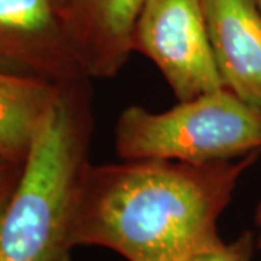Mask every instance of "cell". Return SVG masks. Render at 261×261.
I'll return each mask as SVG.
<instances>
[{"label": "cell", "instance_id": "obj_1", "mask_svg": "<svg viewBox=\"0 0 261 261\" xmlns=\"http://www.w3.org/2000/svg\"><path fill=\"white\" fill-rule=\"evenodd\" d=\"M261 152L189 164L134 160L89 164L75 202L73 244L126 261H187L224 245L218 221Z\"/></svg>", "mask_w": 261, "mask_h": 261}, {"label": "cell", "instance_id": "obj_2", "mask_svg": "<svg viewBox=\"0 0 261 261\" xmlns=\"http://www.w3.org/2000/svg\"><path fill=\"white\" fill-rule=\"evenodd\" d=\"M94 130L90 79L61 86L0 215V261H70L75 202Z\"/></svg>", "mask_w": 261, "mask_h": 261}, {"label": "cell", "instance_id": "obj_3", "mask_svg": "<svg viewBox=\"0 0 261 261\" xmlns=\"http://www.w3.org/2000/svg\"><path fill=\"white\" fill-rule=\"evenodd\" d=\"M113 135L123 161H231L261 152V109L222 87L164 112L130 105L118 116Z\"/></svg>", "mask_w": 261, "mask_h": 261}, {"label": "cell", "instance_id": "obj_4", "mask_svg": "<svg viewBox=\"0 0 261 261\" xmlns=\"http://www.w3.org/2000/svg\"><path fill=\"white\" fill-rule=\"evenodd\" d=\"M132 49L157 65L178 102L224 87L202 0H148L134 28Z\"/></svg>", "mask_w": 261, "mask_h": 261}, {"label": "cell", "instance_id": "obj_5", "mask_svg": "<svg viewBox=\"0 0 261 261\" xmlns=\"http://www.w3.org/2000/svg\"><path fill=\"white\" fill-rule=\"evenodd\" d=\"M0 71L60 86L89 79L56 0H0Z\"/></svg>", "mask_w": 261, "mask_h": 261}, {"label": "cell", "instance_id": "obj_6", "mask_svg": "<svg viewBox=\"0 0 261 261\" xmlns=\"http://www.w3.org/2000/svg\"><path fill=\"white\" fill-rule=\"evenodd\" d=\"M215 63L226 90L261 109V12L254 0H202Z\"/></svg>", "mask_w": 261, "mask_h": 261}, {"label": "cell", "instance_id": "obj_7", "mask_svg": "<svg viewBox=\"0 0 261 261\" xmlns=\"http://www.w3.org/2000/svg\"><path fill=\"white\" fill-rule=\"evenodd\" d=\"M148 0H67L68 34L89 79L119 74L132 49V34Z\"/></svg>", "mask_w": 261, "mask_h": 261}, {"label": "cell", "instance_id": "obj_8", "mask_svg": "<svg viewBox=\"0 0 261 261\" xmlns=\"http://www.w3.org/2000/svg\"><path fill=\"white\" fill-rule=\"evenodd\" d=\"M61 86L0 71V154L23 164Z\"/></svg>", "mask_w": 261, "mask_h": 261}, {"label": "cell", "instance_id": "obj_9", "mask_svg": "<svg viewBox=\"0 0 261 261\" xmlns=\"http://www.w3.org/2000/svg\"><path fill=\"white\" fill-rule=\"evenodd\" d=\"M254 244L252 232L245 231L232 243H225L216 250L202 252L187 261H251Z\"/></svg>", "mask_w": 261, "mask_h": 261}, {"label": "cell", "instance_id": "obj_10", "mask_svg": "<svg viewBox=\"0 0 261 261\" xmlns=\"http://www.w3.org/2000/svg\"><path fill=\"white\" fill-rule=\"evenodd\" d=\"M23 170V164L12 161L0 154V215L18 186L19 178Z\"/></svg>", "mask_w": 261, "mask_h": 261}, {"label": "cell", "instance_id": "obj_11", "mask_svg": "<svg viewBox=\"0 0 261 261\" xmlns=\"http://www.w3.org/2000/svg\"><path fill=\"white\" fill-rule=\"evenodd\" d=\"M255 225L258 228V237H257V245L258 248H261V197L258 200V205L255 209Z\"/></svg>", "mask_w": 261, "mask_h": 261}, {"label": "cell", "instance_id": "obj_12", "mask_svg": "<svg viewBox=\"0 0 261 261\" xmlns=\"http://www.w3.org/2000/svg\"><path fill=\"white\" fill-rule=\"evenodd\" d=\"M57 3H58V6H60V8H63V6H64L65 5V2H67V0H56Z\"/></svg>", "mask_w": 261, "mask_h": 261}, {"label": "cell", "instance_id": "obj_13", "mask_svg": "<svg viewBox=\"0 0 261 261\" xmlns=\"http://www.w3.org/2000/svg\"><path fill=\"white\" fill-rule=\"evenodd\" d=\"M254 2H255L257 8H258V9H260V12H261V0H254Z\"/></svg>", "mask_w": 261, "mask_h": 261}]
</instances>
